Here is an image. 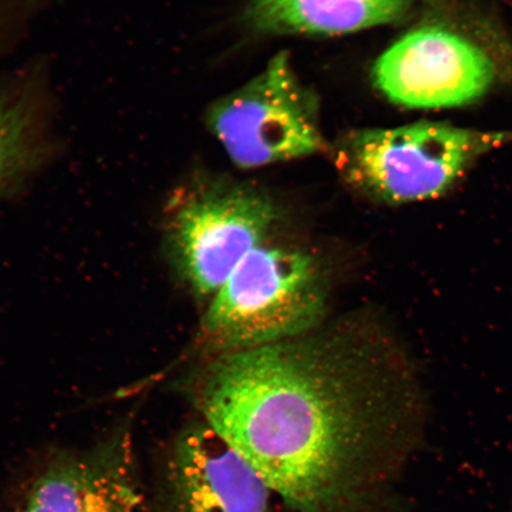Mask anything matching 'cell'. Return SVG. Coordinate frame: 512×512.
<instances>
[{"instance_id": "cell-5", "label": "cell", "mask_w": 512, "mask_h": 512, "mask_svg": "<svg viewBox=\"0 0 512 512\" xmlns=\"http://www.w3.org/2000/svg\"><path fill=\"white\" fill-rule=\"evenodd\" d=\"M207 124L232 162L260 168L325 150L315 94L298 79L286 53L209 108Z\"/></svg>"}, {"instance_id": "cell-1", "label": "cell", "mask_w": 512, "mask_h": 512, "mask_svg": "<svg viewBox=\"0 0 512 512\" xmlns=\"http://www.w3.org/2000/svg\"><path fill=\"white\" fill-rule=\"evenodd\" d=\"M191 398L292 512H381L424 420L407 358L351 323L216 355Z\"/></svg>"}, {"instance_id": "cell-4", "label": "cell", "mask_w": 512, "mask_h": 512, "mask_svg": "<svg viewBox=\"0 0 512 512\" xmlns=\"http://www.w3.org/2000/svg\"><path fill=\"white\" fill-rule=\"evenodd\" d=\"M277 209L264 192L204 183L171 204L164 240L172 266L198 297H211L253 249L264 245Z\"/></svg>"}, {"instance_id": "cell-3", "label": "cell", "mask_w": 512, "mask_h": 512, "mask_svg": "<svg viewBox=\"0 0 512 512\" xmlns=\"http://www.w3.org/2000/svg\"><path fill=\"white\" fill-rule=\"evenodd\" d=\"M511 139L507 132L419 121L352 132L339 145L336 163L352 187L398 206L446 194L480 156Z\"/></svg>"}, {"instance_id": "cell-9", "label": "cell", "mask_w": 512, "mask_h": 512, "mask_svg": "<svg viewBox=\"0 0 512 512\" xmlns=\"http://www.w3.org/2000/svg\"><path fill=\"white\" fill-rule=\"evenodd\" d=\"M412 0H253L248 22L265 34L343 35L400 21Z\"/></svg>"}, {"instance_id": "cell-2", "label": "cell", "mask_w": 512, "mask_h": 512, "mask_svg": "<svg viewBox=\"0 0 512 512\" xmlns=\"http://www.w3.org/2000/svg\"><path fill=\"white\" fill-rule=\"evenodd\" d=\"M325 307L315 259L265 242L211 298L202 320L203 341L215 355L287 341L318 329Z\"/></svg>"}, {"instance_id": "cell-8", "label": "cell", "mask_w": 512, "mask_h": 512, "mask_svg": "<svg viewBox=\"0 0 512 512\" xmlns=\"http://www.w3.org/2000/svg\"><path fill=\"white\" fill-rule=\"evenodd\" d=\"M273 492L206 421L181 432L160 467L159 512H272Z\"/></svg>"}, {"instance_id": "cell-6", "label": "cell", "mask_w": 512, "mask_h": 512, "mask_svg": "<svg viewBox=\"0 0 512 512\" xmlns=\"http://www.w3.org/2000/svg\"><path fill=\"white\" fill-rule=\"evenodd\" d=\"M488 50L440 25L409 31L376 61L373 80L393 104L433 110L480 98L497 79Z\"/></svg>"}, {"instance_id": "cell-7", "label": "cell", "mask_w": 512, "mask_h": 512, "mask_svg": "<svg viewBox=\"0 0 512 512\" xmlns=\"http://www.w3.org/2000/svg\"><path fill=\"white\" fill-rule=\"evenodd\" d=\"M142 502L132 435L121 427L87 450L44 459L22 483L10 512H138Z\"/></svg>"}, {"instance_id": "cell-10", "label": "cell", "mask_w": 512, "mask_h": 512, "mask_svg": "<svg viewBox=\"0 0 512 512\" xmlns=\"http://www.w3.org/2000/svg\"><path fill=\"white\" fill-rule=\"evenodd\" d=\"M32 155L29 113L8 100L0 110V191L29 169Z\"/></svg>"}]
</instances>
